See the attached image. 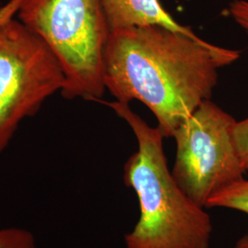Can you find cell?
<instances>
[{
	"label": "cell",
	"instance_id": "cell-1",
	"mask_svg": "<svg viewBox=\"0 0 248 248\" xmlns=\"http://www.w3.org/2000/svg\"><path fill=\"white\" fill-rule=\"evenodd\" d=\"M240 52L159 25L110 31L103 56L105 89L122 103L138 100L165 138L210 100L218 71Z\"/></svg>",
	"mask_w": 248,
	"mask_h": 248
},
{
	"label": "cell",
	"instance_id": "cell-2",
	"mask_svg": "<svg viewBox=\"0 0 248 248\" xmlns=\"http://www.w3.org/2000/svg\"><path fill=\"white\" fill-rule=\"evenodd\" d=\"M106 104L130 125L138 142L124 166V183L134 190L140 208L138 222L124 237L126 248H210L211 217L170 172L159 128L146 124L128 103Z\"/></svg>",
	"mask_w": 248,
	"mask_h": 248
},
{
	"label": "cell",
	"instance_id": "cell-3",
	"mask_svg": "<svg viewBox=\"0 0 248 248\" xmlns=\"http://www.w3.org/2000/svg\"><path fill=\"white\" fill-rule=\"evenodd\" d=\"M17 15L60 63L65 77L63 98H102L110 28L101 0H18Z\"/></svg>",
	"mask_w": 248,
	"mask_h": 248
},
{
	"label": "cell",
	"instance_id": "cell-4",
	"mask_svg": "<svg viewBox=\"0 0 248 248\" xmlns=\"http://www.w3.org/2000/svg\"><path fill=\"white\" fill-rule=\"evenodd\" d=\"M64 85L60 63L35 33L13 18L0 24V155L20 123Z\"/></svg>",
	"mask_w": 248,
	"mask_h": 248
},
{
	"label": "cell",
	"instance_id": "cell-5",
	"mask_svg": "<svg viewBox=\"0 0 248 248\" xmlns=\"http://www.w3.org/2000/svg\"><path fill=\"white\" fill-rule=\"evenodd\" d=\"M236 121L213 101L202 102L174 133L177 152L172 175L181 189L206 208L212 196L244 178L233 142Z\"/></svg>",
	"mask_w": 248,
	"mask_h": 248
},
{
	"label": "cell",
	"instance_id": "cell-6",
	"mask_svg": "<svg viewBox=\"0 0 248 248\" xmlns=\"http://www.w3.org/2000/svg\"><path fill=\"white\" fill-rule=\"evenodd\" d=\"M110 31L130 27L159 25L186 35L194 31L176 21L159 0H101Z\"/></svg>",
	"mask_w": 248,
	"mask_h": 248
},
{
	"label": "cell",
	"instance_id": "cell-7",
	"mask_svg": "<svg viewBox=\"0 0 248 248\" xmlns=\"http://www.w3.org/2000/svg\"><path fill=\"white\" fill-rule=\"evenodd\" d=\"M206 208H225L248 215V179L244 177L222 187L208 200Z\"/></svg>",
	"mask_w": 248,
	"mask_h": 248
},
{
	"label": "cell",
	"instance_id": "cell-8",
	"mask_svg": "<svg viewBox=\"0 0 248 248\" xmlns=\"http://www.w3.org/2000/svg\"><path fill=\"white\" fill-rule=\"evenodd\" d=\"M0 248H37L34 234L21 227L0 229Z\"/></svg>",
	"mask_w": 248,
	"mask_h": 248
},
{
	"label": "cell",
	"instance_id": "cell-9",
	"mask_svg": "<svg viewBox=\"0 0 248 248\" xmlns=\"http://www.w3.org/2000/svg\"><path fill=\"white\" fill-rule=\"evenodd\" d=\"M233 142L242 167L248 171V118L236 122L232 130Z\"/></svg>",
	"mask_w": 248,
	"mask_h": 248
},
{
	"label": "cell",
	"instance_id": "cell-10",
	"mask_svg": "<svg viewBox=\"0 0 248 248\" xmlns=\"http://www.w3.org/2000/svg\"><path fill=\"white\" fill-rule=\"evenodd\" d=\"M227 13L233 21L246 31L248 37V0H232L228 6Z\"/></svg>",
	"mask_w": 248,
	"mask_h": 248
},
{
	"label": "cell",
	"instance_id": "cell-11",
	"mask_svg": "<svg viewBox=\"0 0 248 248\" xmlns=\"http://www.w3.org/2000/svg\"><path fill=\"white\" fill-rule=\"evenodd\" d=\"M233 248H248V231L240 237Z\"/></svg>",
	"mask_w": 248,
	"mask_h": 248
}]
</instances>
